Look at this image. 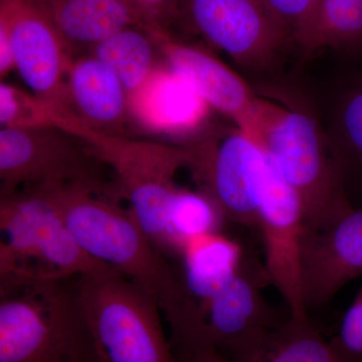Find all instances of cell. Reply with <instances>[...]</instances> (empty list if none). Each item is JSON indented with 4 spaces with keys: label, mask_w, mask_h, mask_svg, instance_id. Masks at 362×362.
I'll list each match as a JSON object with an SVG mask.
<instances>
[{
    "label": "cell",
    "mask_w": 362,
    "mask_h": 362,
    "mask_svg": "<svg viewBox=\"0 0 362 362\" xmlns=\"http://www.w3.org/2000/svg\"><path fill=\"white\" fill-rule=\"evenodd\" d=\"M0 232V277L69 281L110 268L78 246L51 185L1 195Z\"/></svg>",
    "instance_id": "cell-4"
},
{
    "label": "cell",
    "mask_w": 362,
    "mask_h": 362,
    "mask_svg": "<svg viewBox=\"0 0 362 362\" xmlns=\"http://www.w3.org/2000/svg\"><path fill=\"white\" fill-rule=\"evenodd\" d=\"M300 275L308 313L362 275V207H350L322 228H304Z\"/></svg>",
    "instance_id": "cell-14"
},
{
    "label": "cell",
    "mask_w": 362,
    "mask_h": 362,
    "mask_svg": "<svg viewBox=\"0 0 362 362\" xmlns=\"http://www.w3.org/2000/svg\"><path fill=\"white\" fill-rule=\"evenodd\" d=\"M70 281L0 277V362H95Z\"/></svg>",
    "instance_id": "cell-2"
},
{
    "label": "cell",
    "mask_w": 362,
    "mask_h": 362,
    "mask_svg": "<svg viewBox=\"0 0 362 362\" xmlns=\"http://www.w3.org/2000/svg\"><path fill=\"white\" fill-rule=\"evenodd\" d=\"M329 139L347 197L350 190L362 195V77L338 98Z\"/></svg>",
    "instance_id": "cell-20"
},
{
    "label": "cell",
    "mask_w": 362,
    "mask_h": 362,
    "mask_svg": "<svg viewBox=\"0 0 362 362\" xmlns=\"http://www.w3.org/2000/svg\"><path fill=\"white\" fill-rule=\"evenodd\" d=\"M95 362H180L148 292L112 268L76 279Z\"/></svg>",
    "instance_id": "cell-5"
},
{
    "label": "cell",
    "mask_w": 362,
    "mask_h": 362,
    "mask_svg": "<svg viewBox=\"0 0 362 362\" xmlns=\"http://www.w3.org/2000/svg\"><path fill=\"white\" fill-rule=\"evenodd\" d=\"M156 42L143 26L123 28L92 47V54L118 76L128 97L139 89L157 68Z\"/></svg>",
    "instance_id": "cell-21"
},
{
    "label": "cell",
    "mask_w": 362,
    "mask_h": 362,
    "mask_svg": "<svg viewBox=\"0 0 362 362\" xmlns=\"http://www.w3.org/2000/svg\"><path fill=\"white\" fill-rule=\"evenodd\" d=\"M0 28L13 49L14 70L28 90L52 107L66 109L71 47L35 0H0Z\"/></svg>",
    "instance_id": "cell-10"
},
{
    "label": "cell",
    "mask_w": 362,
    "mask_h": 362,
    "mask_svg": "<svg viewBox=\"0 0 362 362\" xmlns=\"http://www.w3.org/2000/svg\"><path fill=\"white\" fill-rule=\"evenodd\" d=\"M97 163L102 162L87 144L58 127L0 129L1 195L35 185H87L108 190Z\"/></svg>",
    "instance_id": "cell-8"
},
{
    "label": "cell",
    "mask_w": 362,
    "mask_h": 362,
    "mask_svg": "<svg viewBox=\"0 0 362 362\" xmlns=\"http://www.w3.org/2000/svg\"><path fill=\"white\" fill-rule=\"evenodd\" d=\"M257 228L263 237L264 266L271 284L285 300L290 315L309 317L302 297L300 275L304 207L299 194L279 173L270 156L259 199Z\"/></svg>",
    "instance_id": "cell-12"
},
{
    "label": "cell",
    "mask_w": 362,
    "mask_h": 362,
    "mask_svg": "<svg viewBox=\"0 0 362 362\" xmlns=\"http://www.w3.org/2000/svg\"><path fill=\"white\" fill-rule=\"evenodd\" d=\"M223 211L206 192L178 188L168 214V232L173 256H180L194 238L221 232Z\"/></svg>",
    "instance_id": "cell-22"
},
{
    "label": "cell",
    "mask_w": 362,
    "mask_h": 362,
    "mask_svg": "<svg viewBox=\"0 0 362 362\" xmlns=\"http://www.w3.org/2000/svg\"><path fill=\"white\" fill-rule=\"evenodd\" d=\"M129 98L118 76L101 59L90 56L73 59L66 77V109L94 129L116 133L129 114Z\"/></svg>",
    "instance_id": "cell-16"
},
{
    "label": "cell",
    "mask_w": 362,
    "mask_h": 362,
    "mask_svg": "<svg viewBox=\"0 0 362 362\" xmlns=\"http://www.w3.org/2000/svg\"><path fill=\"white\" fill-rule=\"evenodd\" d=\"M71 47H94L123 28L142 26L125 0H35Z\"/></svg>",
    "instance_id": "cell-19"
},
{
    "label": "cell",
    "mask_w": 362,
    "mask_h": 362,
    "mask_svg": "<svg viewBox=\"0 0 362 362\" xmlns=\"http://www.w3.org/2000/svg\"><path fill=\"white\" fill-rule=\"evenodd\" d=\"M271 284L265 266L245 257L232 280L199 309L192 332L175 356L199 349L225 354L245 340L284 320L263 294Z\"/></svg>",
    "instance_id": "cell-11"
},
{
    "label": "cell",
    "mask_w": 362,
    "mask_h": 362,
    "mask_svg": "<svg viewBox=\"0 0 362 362\" xmlns=\"http://www.w3.org/2000/svg\"><path fill=\"white\" fill-rule=\"evenodd\" d=\"M180 362H230L214 349H199L177 356Z\"/></svg>",
    "instance_id": "cell-28"
},
{
    "label": "cell",
    "mask_w": 362,
    "mask_h": 362,
    "mask_svg": "<svg viewBox=\"0 0 362 362\" xmlns=\"http://www.w3.org/2000/svg\"><path fill=\"white\" fill-rule=\"evenodd\" d=\"M326 47L362 52V0H322L304 56Z\"/></svg>",
    "instance_id": "cell-23"
},
{
    "label": "cell",
    "mask_w": 362,
    "mask_h": 362,
    "mask_svg": "<svg viewBox=\"0 0 362 362\" xmlns=\"http://www.w3.org/2000/svg\"><path fill=\"white\" fill-rule=\"evenodd\" d=\"M128 98L136 120L146 129L164 134H197L211 110L189 81L168 65L157 66Z\"/></svg>",
    "instance_id": "cell-15"
},
{
    "label": "cell",
    "mask_w": 362,
    "mask_h": 362,
    "mask_svg": "<svg viewBox=\"0 0 362 362\" xmlns=\"http://www.w3.org/2000/svg\"><path fill=\"white\" fill-rule=\"evenodd\" d=\"M51 187L69 230L88 256L141 286L169 326L194 310L181 276L113 194L87 185Z\"/></svg>",
    "instance_id": "cell-1"
},
{
    "label": "cell",
    "mask_w": 362,
    "mask_h": 362,
    "mask_svg": "<svg viewBox=\"0 0 362 362\" xmlns=\"http://www.w3.org/2000/svg\"><path fill=\"white\" fill-rule=\"evenodd\" d=\"M137 13L142 26H156L170 32L178 21L180 0H125Z\"/></svg>",
    "instance_id": "cell-27"
},
{
    "label": "cell",
    "mask_w": 362,
    "mask_h": 362,
    "mask_svg": "<svg viewBox=\"0 0 362 362\" xmlns=\"http://www.w3.org/2000/svg\"><path fill=\"white\" fill-rule=\"evenodd\" d=\"M190 170L228 220L257 228L269 156L245 131L232 128L195 137L185 144Z\"/></svg>",
    "instance_id": "cell-7"
},
{
    "label": "cell",
    "mask_w": 362,
    "mask_h": 362,
    "mask_svg": "<svg viewBox=\"0 0 362 362\" xmlns=\"http://www.w3.org/2000/svg\"><path fill=\"white\" fill-rule=\"evenodd\" d=\"M54 110L32 92L13 84H0V125L4 129L56 127Z\"/></svg>",
    "instance_id": "cell-24"
},
{
    "label": "cell",
    "mask_w": 362,
    "mask_h": 362,
    "mask_svg": "<svg viewBox=\"0 0 362 362\" xmlns=\"http://www.w3.org/2000/svg\"><path fill=\"white\" fill-rule=\"evenodd\" d=\"M223 356L230 362H337L328 340L310 318L290 314L278 325L245 340Z\"/></svg>",
    "instance_id": "cell-17"
},
{
    "label": "cell",
    "mask_w": 362,
    "mask_h": 362,
    "mask_svg": "<svg viewBox=\"0 0 362 362\" xmlns=\"http://www.w3.org/2000/svg\"><path fill=\"white\" fill-rule=\"evenodd\" d=\"M328 343L337 362H362V288Z\"/></svg>",
    "instance_id": "cell-26"
},
{
    "label": "cell",
    "mask_w": 362,
    "mask_h": 362,
    "mask_svg": "<svg viewBox=\"0 0 362 362\" xmlns=\"http://www.w3.org/2000/svg\"><path fill=\"white\" fill-rule=\"evenodd\" d=\"M278 23L284 28L291 45L303 56L310 42L322 0H264Z\"/></svg>",
    "instance_id": "cell-25"
},
{
    "label": "cell",
    "mask_w": 362,
    "mask_h": 362,
    "mask_svg": "<svg viewBox=\"0 0 362 362\" xmlns=\"http://www.w3.org/2000/svg\"><path fill=\"white\" fill-rule=\"evenodd\" d=\"M254 139L299 194L305 228H322L354 206L343 187L330 139L310 111L272 103Z\"/></svg>",
    "instance_id": "cell-6"
},
{
    "label": "cell",
    "mask_w": 362,
    "mask_h": 362,
    "mask_svg": "<svg viewBox=\"0 0 362 362\" xmlns=\"http://www.w3.org/2000/svg\"><path fill=\"white\" fill-rule=\"evenodd\" d=\"M73 362H85V361H73Z\"/></svg>",
    "instance_id": "cell-29"
},
{
    "label": "cell",
    "mask_w": 362,
    "mask_h": 362,
    "mask_svg": "<svg viewBox=\"0 0 362 362\" xmlns=\"http://www.w3.org/2000/svg\"><path fill=\"white\" fill-rule=\"evenodd\" d=\"M180 258L183 286L199 313L238 273L245 255L239 243L218 232L188 240Z\"/></svg>",
    "instance_id": "cell-18"
},
{
    "label": "cell",
    "mask_w": 362,
    "mask_h": 362,
    "mask_svg": "<svg viewBox=\"0 0 362 362\" xmlns=\"http://www.w3.org/2000/svg\"><path fill=\"white\" fill-rule=\"evenodd\" d=\"M56 127L82 140L102 163L113 171L120 194L147 237L162 254L170 255L168 214L178 187L180 169L192 158L183 146L134 139L97 130L73 116L54 117Z\"/></svg>",
    "instance_id": "cell-3"
},
{
    "label": "cell",
    "mask_w": 362,
    "mask_h": 362,
    "mask_svg": "<svg viewBox=\"0 0 362 362\" xmlns=\"http://www.w3.org/2000/svg\"><path fill=\"white\" fill-rule=\"evenodd\" d=\"M180 20L247 70H271L291 45L264 0H180Z\"/></svg>",
    "instance_id": "cell-9"
},
{
    "label": "cell",
    "mask_w": 362,
    "mask_h": 362,
    "mask_svg": "<svg viewBox=\"0 0 362 362\" xmlns=\"http://www.w3.org/2000/svg\"><path fill=\"white\" fill-rule=\"evenodd\" d=\"M156 42L166 65L189 81L213 110L254 138L272 102L255 94L230 66L197 45L175 39L169 30L143 26Z\"/></svg>",
    "instance_id": "cell-13"
}]
</instances>
